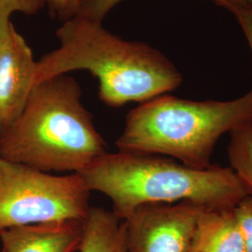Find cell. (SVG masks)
Returning a JSON list of instances; mask_svg holds the SVG:
<instances>
[{
	"mask_svg": "<svg viewBox=\"0 0 252 252\" xmlns=\"http://www.w3.org/2000/svg\"><path fill=\"white\" fill-rule=\"evenodd\" d=\"M81 98L79 83L65 75L34 85L0 135V156L48 173L84 170L108 151Z\"/></svg>",
	"mask_w": 252,
	"mask_h": 252,
	"instance_id": "3",
	"label": "cell"
},
{
	"mask_svg": "<svg viewBox=\"0 0 252 252\" xmlns=\"http://www.w3.org/2000/svg\"></svg>",
	"mask_w": 252,
	"mask_h": 252,
	"instance_id": "17",
	"label": "cell"
},
{
	"mask_svg": "<svg viewBox=\"0 0 252 252\" xmlns=\"http://www.w3.org/2000/svg\"><path fill=\"white\" fill-rule=\"evenodd\" d=\"M228 157L231 168L252 196V125L242 126L230 133Z\"/></svg>",
	"mask_w": 252,
	"mask_h": 252,
	"instance_id": "11",
	"label": "cell"
},
{
	"mask_svg": "<svg viewBox=\"0 0 252 252\" xmlns=\"http://www.w3.org/2000/svg\"><path fill=\"white\" fill-rule=\"evenodd\" d=\"M45 2L54 14L68 21L80 13L83 0H45Z\"/></svg>",
	"mask_w": 252,
	"mask_h": 252,
	"instance_id": "15",
	"label": "cell"
},
{
	"mask_svg": "<svg viewBox=\"0 0 252 252\" xmlns=\"http://www.w3.org/2000/svg\"><path fill=\"white\" fill-rule=\"evenodd\" d=\"M252 125V90L230 101H192L160 95L126 117L116 141L119 152L160 155L205 169L218 140Z\"/></svg>",
	"mask_w": 252,
	"mask_h": 252,
	"instance_id": "4",
	"label": "cell"
},
{
	"mask_svg": "<svg viewBox=\"0 0 252 252\" xmlns=\"http://www.w3.org/2000/svg\"><path fill=\"white\" fill-rule=\"evenodd\" d=\"M36 68L30 47L10 23L0 34V135L25 108L34 87Z\"/></svg>",
	"mask_w": 252,
	"mask_h": 252,
	"instance_id": "7",
	"label": "cell"
},
{
	"mask_svg": "<svg viewBox=\"0 0 252 252\" xmlns=\"http://www.w3.org/2000/svg\"><path fill=\"white\" fill-rule=\"evenodd\" d=\"M234 16L242 27L244 34L246 35L252 51V9L237 11L234 13Z\"/></svg>",
	"mask_w": 252,
	"mask_h": 252,
	"instance_id": "16",
	"label": "cell"
},
{
	"mask_svg": "<svg viewBox=\"0 0 252 252\" xmlns=\"http://www.w3.org/2000/svg\"><path fill=\"white\" fill-rule=\"evenodd\" d=\"M90 193L79 173L54 175L0 156V231L84 220L90 210Z\"/></svg>",
	"mask_w": 252,
	"mask_h": 252,
	"instance_id": "5",
	"label": "cell"
},
{
	"mask_svg": "<svg viewBox=\"0 0 252 252\" xmlns=\"http://www.w3.org/2000/svg\"><path fill=\"white\" fill-rule=\"evenodd\" d=\"M60 46L36 62L35 83L89 70L99 81V96L111 107L146 102L178 88L177 67L150 46L112 35L101 22L76 17L56 31Z\"/></svg>",
	"mask_w": 252,
	"mask_h": 252,
	"instance_id": "1",
	"label": "cell"
},
{
	"mask_svg": "<svg viewBox=\"0 0 252 252\" xmlns=\"http://www.w3.org/2000/svg\"><path fill=\"white\" fill-rule=\"evenodd\" d=\"M79 174L91 191L110 199L112 211L122 220L149 204L188 201L207 209H226L248 195L231 167L197 169L160 155L107 153Z\"/></svg>",
	"mask_w": 252,
	"mask_h": 252,
	"instance_id": "2",
	"label": "cell"
},
{
	"mask_svg": "<svg viewBox=\"0 0 252 252\" xmlns=\"http://www.w3.org/2000/svg\"><path fill=\"white\" fill-rule=\"evenodd\" d=\"M234 208L205 209L198 218L189 252H247Z\"/></svg>",
	"mask_w": 252,
	"mask_h": 252,
	"instance_id": "9",
	"label": "cell"
},
{
	"mask_svg": "<svg viewBox=\"0 0 252 252\" xmlns=\"http://www.w3.org/2000/svg\"><path fill=\"white\" fill-rule=\"evenodd\" d=\"M45 0H0V34L5 33L10 25L14 12L33 15L41 9Z\"/></svg>",
	"mask_w": 252,
	"mask_h": 252,
	"instance_id": "13",
	"label": "cell"
},
{
	"mask_svg": "<svg viewBox=\"0 0 252 252\" xmlns=\"http://www.w3.org/2000/svg\"><path fill=\"white\" fill-rule=\"evenodd\" d=\"M205 209L188 201L137 207L124 220L128 252H189Z\"/></svg>",
	"mask_w": 252,
	"mask_h": 252,
	"instance_id": "6",
	"label": "cell"
},
{
	"mask_svg": "<svg viewBox=\"0 0 252 252\" xmlns=\"http://www.w3.org/2000/svg\"><path fill=\"white\" fill-rule=\"evenodd\" d=\"M84 220H62L15 226L0 231L2 252H76Z\"/></svg>",
	"mask_w": 252,
	"mask_h": 252,
	"instance_id": "8",
	"label": "cell"
},
{
	"mask_svg": "<svg viewBox=\"0 0 252 252\" xmlns=\"http://www.w3.org/2000/svg\"><path fill=\"white\" fill-rule=\"evenodd\" d=\"M79 252H129L124 220L112 210L90 207Z\"/></svg>",
	"mask_w": 252,
	"mask_h": 252,
	"instance_id": "10",
	"label": "cell"
},
{
	"mask_svg": "<svg viewBox=\"0 0 252 252\" xmlns=\"http://www.w3.org/2000/svg\"><path fill=\"white\" fill-rule=\"evenodd\" d=\"M243 234L247 252H252V196L248 194L234 208Z\"/></svg>",
	"mask_w": 252,
	"mask_h": 252,
	"instance_id": "14",
	"label": "cell"
},
{
	"mask_svg": "<svg viewBox=\"0 0 252 252\" xmlns=\"http://www.w3.org/2000/svg\"><path fill=\"white\" fill-rule=\"evenodd\" d=\"M123 0H83L80 15L81 17L101 22L106 14ZM218 5L230 10L233 14L237 11L252 9V0H213Z\"/></svg>",
	"mask_w": 252,
	"mask_h": 252,
	"instance_id": "12",
	"label": "cell"
}]
</instances>
